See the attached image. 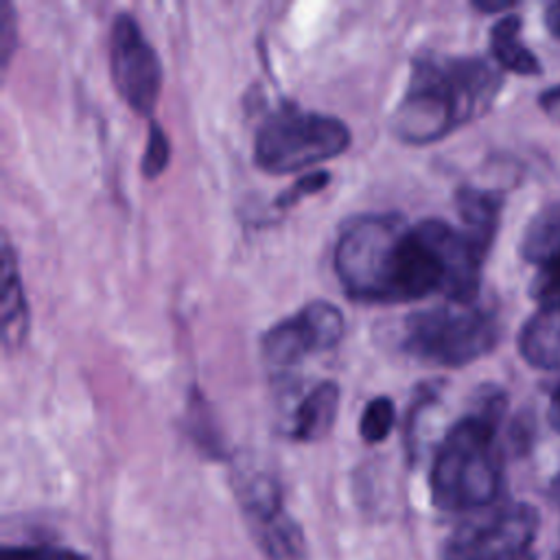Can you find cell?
Masks as SVG:
<instances>
[{
	"label": "cell",
	"instance_id": "cell-1",
	"mask_svg": "<svg viewBox=\"0 0 560 560\" xmlns=\"http://www.w3.org/2000/svg\"><path fill=\"white\" fill-rule=\"evenodd\" d=\"M481 249L464 230L429 217L407 221L400 212L359 214L339 232L332 267L341 289L359 302L398 304L442 293L475 302Z\"/></svg>",
	"mask_w": 560,
	"mask_h": 560
},
{
	"label": "cell",
	"instance_id": "cell-2",
	"mask_svg": "<svg viewBox=\"0 0 560 560\" xmlns=\"http://www.w3.org/2000/svg\"><path fill=\"white\" fill-rule=\"evenodd\" d=\"M499 85V72L479 57L418 55L411 61L407 90L389 116V129L409 144L442 140L481 116Z\"/></svg>",
	"mask_w": 560,
	"mask_h": 560
},
{
	"label": "cell",
	"instance_id": "cell-3",
	"mask_svg": "<svg viewBox=\"0 0 560 560\" xmlns=\"http://www.w3.org/2000/svg\"><path fill=\"white\" fill-rule=\"evenodd\" d=\"M503 396L490 392L481 405L457 420L444 435L433 466V503L446 512H477L490 508L501 488V457L497 424Z\"/></svg>",
	"mask_w": 560,
	"mask_h": 560
},
{
	"label": "cell",
	"instance_id": "cell-4",
	"mask_svg": "<svg viewBox=\"0 0 560 560\" xmlns=\"http://www.w3.org/2000/svg\"><path fill=\"white\" fill-rule=\"evenodd\" d=\"M499 337L494 315L475 302H453L413 311L402 324L407 354L444 368H462L488 354Z\"/></svg>",
	"mask_w": 560,
	"mask_h": 560
},
{
	"label": "cell",
	"instance_id": "cell-5",
	"mask_svg": "<svg viewBox=\"0 0 560 560\" xmlns=\"http://www.w3.org/2000/svg\"><path fill=\"white\" fill-rule=\"evenodd\" d=\"M348 144L350 129L337 116L284 103L260 122L254 160L267 173H293L343 153Z\"/></svg>",
	"mask_w": 560,
	"mask_h": 560
},
{
	"label": "cell",
	"instance_id": "cell-6",
	"mask_svg": "<svg viewBox=\"0 0 560 560\" xmlns=\"http://www.w3.org/2000/svg\"><path fill=\"white\" fill-rule=\"evenodd\" d=\"M538 512L529 503L477 510L448 536L444 560H536Z\"/></svg>",
	"mask_w": 560,
	"mask_h": 560
},
{
	"label": "cell",
	"instance_id": "cell-7",
	"mask_svg": "<svg viewBox=\"0 0 560 560\" xmlns=\"http://www.w3.org/2000/svg\"><path fill=\"white\" fill-rule=\"evenodd\" d=\"M109 74L120 98L136 114H151L160 88L162 63L131 13H116L109 28Z\"/></svg>",
	"mask_w": 560,
	"mask_h": 560
},
{
	"label": "cell",
	"instance_id": "cell-8",
	"mask_svg": "<svg viewBox=\"0 0 560 560\" xmlns=\"http://www.w3.org/2000/svg\"><path fill=\"white\" fill-rule=\"evenodd\" d=\"M343 313L328 300H311L293 315L269 326L260 337L262 359L289 368L311 354L335 348L343 337Z\"/></svg>",
	"mask_w": 560,
	"mask_h": 560
},
{
	"label": "cell",
	"instance_id": "cell-9",
	"mask_svg": "<svg viewBox=\"0 0 560 560\" xmlns=\"http://www.w3.org/2000/svg\"><path fill=\"white\" fill-rule=\"evenodd\" d=\"M521 254L529 265L538 267L532 282V295L540 304L560 293V203L540 210L527 225Z\"/></svg>",
	"mask_w": 560,
	"mask_h": 560
},
{
	"label": "cell",
	"instance_id": "cell-10",
	"mask_svg": "<svg viewBox=\"0 0 560 560\" xmlns=\"http://www.w3.org/2000/svg\"><path fill=\"white\" fill-rule=\"evenodd\" d=\"M247 523L269 560H302L304 536L300 525L284 512L282 501L245 512Z\"/></svg>",
	"mask_w": 560,
	"mask_h": 560
},
{
	"label": "cell",
	"instance_id": "cell-11",
	"mask_svg": "<svg viewBox=\"0 0 560 560\" xmlns=\"http://www.w3.org/2000/svg\"><path fill=\"white\" fill-rule=\"evenodd\" d=\"M521 357L538 370H560V304H540L518 335Z\"/></svg>",
	"mask_w": 560,
	"mask_h": 560
},
{
	"label": "cell",
	"instance_id": "cell-12",
	"mask_svg": "<svg viewBox=\"0 0 560 560\" xmlns=\"http://www.w3.org/2000/svg\"><path fill=\"white\" fill-rule=\"evenodd\" d=\"M2 346L7 350L18 348L28 332V306L15 262V252L4 236L2 241Z\"/></svg>",
	"mask_w": 560,
	"mask_h": 560
},
{
	"label": "cell",
	"instance_id": "cell-13",
	"mask_svg": "<svg viewBox=\"0 0 560 560\" xmlns=\"http://www.w3.org/2000/svg\"><path fill=\"white\" fill-rule=\"evenodd\" d=\"M339 409V387L335 381L317 383L298 405L291 435L300 442L322 440L335 424Z\"/></svg>",
	"mask_w": 560,
	"mask_h": 560
},
{
	"label": "cell",
	"instance_id": "cell-14",
	"mask_svg": "<svg viewBox=\"0 0 560 560\" xmlns=\"http://www.w3.org/2000/svg\"><path fill=\"white\" fill-rule=\"evenodd\" d=\"M459 217L464 221V232L488 252L497 225H499V212H501V197L492 190H481L472 186H464L455 195Z\"/></svg>",
	"mask_w": 560,
	"mask_h": 560
},
{
	"label": "cell",
	"instance_id": "cell-15",
	"mask_svg": "<svg viewBox=\"0 0 560 560\" xmlns=\"http://www.w3.org/2000/svg\"><path fill=\"white\" fill-rule=\"evenodd\" d=\"M521 26L523 24L518 15L501 18L490 31V48L494 59L505 70H512L516 74H536L540 72V66L532 50L523 44Z\"/></svg>",
	"mask_w": 560,
	"mask_h": 560
},
{
	"label": "cell",
	"instance_id": "cell-16",
	"mask_svg": "<svg viewBox=\"0 0 560 560\" xmlns=\"http://www.w3.org/2000/svg\"><path fill=\"white\" fill-rule=\"evenodd\" d=\"M396 422V407L389 396H374L365 402L359 420V433L368 444L383 442Z\"/></svg>",
	"mask_w": 560,
	"mask_h": 560
},
{
	"label": "cell",
	"instance_id": "cell-17",
	"mask_svg": "<svg viewBox=\"0 0 560 560\" xmlns=\"http://www.w3.org/2000/svg\"><path fill=\"white\" fill-rule=\"evenodd\" d=\"M168 158H171L168 138H166L162 125L155 122V120H151V125H149V136H147V144H144V153H142V162H140L142 175L149 177V179L158 177V175L166 168Z\"/></svg>",
	"mask_w": 560,
	"mask_h": 560
},
{
	"label": "cell",
	"instance_id": "cell-18",
	"mask_svg": "<svg viewBox=\"0 0 560 560\" xmlns=\"http://www.w3.org/2000/svg\"><path fill=\"white\" fill-rule=\"evenodd\" d=\"M330 182V175L326 171H315V173H306L300 179H295L289 188H284L278 197H276V206L278 208H291L298 201H302L304 197H311L315 192H319L322 188H326Z\"/></svg>",
	"mask_w": 560,
	"mask_h": 560
},
{
	"label": "cell",
	"instance_id": "cell-19",
	"mask_svg": "<svg viewBox=\"0 0 560 560\" xmlns=\"http://www.w3.org/2000/svg\"><path fill=\"white\" fill-rule=\"evenodd\" d=\"M2 560H88V558L72 549L44 547V545H18V547H4Z\"/></svg>",
	"mask_w": 560,
	"mask_h": 560
},
{
	"label": "cell",
	"instance_id": "cell-20",
	"mask_svg": "<svg viewBox=\"0 0 560 560\" xmlns=\"http://www.w3.org/2000/svg\"><path fill=\"white\" fill-rule=\"evenodd\" d=\"M18 26H15V13L9 0H0V59L2 68L9 66V57L18 44Z\"/></svg>",
	"mask_w": 560,
	"mask_h": 560
},
{
	"label": "cell",
	"instance_id": "cell-21",
	"mask_svg": "<svg viewBox=\"0 0 560 560\" xmlns=\"http://www.w3.org/2000/svg\"><path fill=\"white\" fill-rule=\"evenodd\" d=\"M540 107L547 112L549 118L560 120V85H558V88H551L549 92H545V94L540 96Z\"/></svg>",
	"mask_w": 560,
	"mask_h": 560
},
{
	"label": "cell",
	"instance_id": "cell-22",
	"mask_svg": "<svg viewBox=\"0 0 560 560\" xmlns=\"http://www.w3.org/2000/svg\"><path fill=\"white\" fill-rule=\"evenodd\" d=\"M545 26L553 37H560V2H553L545 9Z\"/></svg>",
	"mask_w": 560,
	"mask_h": 560
},
{
	"label": "cell",
	"instance_id": "cell-23",
	"mask_svg": "<svg viewBox=\"0 0 560 560\" xmlns=\"http://www.w3.org/2000/svg\"><path fill=\"white\" fill-rule=\"evenodd\" d=\"M549 418L553 422V427L560 431V387L553 392L551 396V405H549Z\"/></svg>",
	"mask_w": 560,
	"mask_h": 560
},
{
	"label": "cell",
	"instance_id": "cell-24",
	"mask_svg": "<svg viewBox=\"0 0 560 560\" xmlns=\"http://www.w3.org/2000/svg\"><path fill=\"white\" fill-rule=\"evenodd\" d=\"M479 11H486V13H492V11H503L510 7V2H486V0H475L472 2Z\"/></svg>",
	"mask_w": 560,
	"mask_h": 560
}]
</instances>
